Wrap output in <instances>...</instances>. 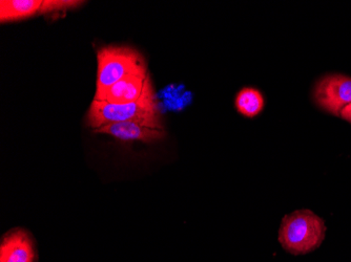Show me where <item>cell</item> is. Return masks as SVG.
Here are the masks:
<instances>
[{"mask_svg":"<svg viewBox=\"0 0 351 262\" xmlns=\"http://www.w3.org/2000/svg\"><path fill=\"white\" fill-rule=\"evenodd\" d=\"M94 133L108 135L123 142L153 143L165 137V128L154 127L141 122H121L108 124L95 129Z\"/></svg>","mask_w":351,"mask_h":262,"instance_id":"8992f818","label":"cell"},{"mask_svg":"<svg viewBox=\"0 0 351 262\" xmlns=\"http://www.w3.org/2000/svg\"><path fill=\"white\" fill-rule=\"evenodd\" d=\"M236 107L240 114L247 118H254L264 108V98L256 88H245L236 96Z\"/></svg>","mask_w":351,"mask_h":262,"instance_id":"30bf717a","label":"cell"},{"mask_svg":"<svg viewBox=\"0 0 351 262\" xmlns=\"http://www.w3.org/2000/svg\"><path fill=\"white\" fill-rule=\"evenodd\" d=\"M96 94L108 90L126 76L147 72L145 58L132 47H106L98 51Z\"/></svg>","mask_w":351,"mask_h":262,"instance_id":"3957f363","label":"cell"},{"mask_svg":"<svg viewBox=\"0 0 351 262\" xmlns=\"http://www.w3.org/2000/svg\"><path fill=\"white\" fill-rule=\"evenodd\" d=\"M86 121L93 130L108 124L141 122L154 127L163 128L157 94L151 92L141 100L131 103L114 104L93 100Z\"/></svg>","mask_w":351,"mask_h":262,"instance_id":"6da1fadb","label":"cell"},{"mask_svg":"<svg viewBox=\"0 0 351 262\" xmlns=\"http://www.w3.org/2000/svg\"><path fill=\"white\" fill-rule=\"evenodd\" d=\"M313 99L319 107L340 117L341 112L351 103V78L344 75H327L313 90Z\"/></svg>","mask_w":351,"mask_h":262,"instance_id":"277c9868","label":"cell"},{"mask_svg":"<svg viewBox=\"0 0 351 262\" xmlns=\"http://www.w3.org/2000/svg\"><path fill=\"white\" fill-rule=\"evenodd\" d=\"M158 103L162 110L179 112L187 107L193 101V94L178 84H171L165 86L157 94Z\"/></svg>","mask_w":351,"mask_h":262,"instance_id":"9c48e42d","label":"cell"},{"mask_svg":"<svg viewBox=\"0 0 351 262\" xmlns=\"http://www.w3.org/2000/svg\"><path fill=\"white\" fill-rule=\"evenodd\" d=\"M340 117L344 119L345 121L351 123V103L347 105L346 107L341 112Z\"/></svg>","mask_w":351,"mask_h":262,"instance_id":"7c38bea8","label":"cell"},{"mask_svg":"<svg viewBox=\"0 0 351 262\" xmlns=\"http://www.w3.org/2000/svg\"><path fill=\"white\" fill-rule=\"evenodd\" d=\"M324 220L311 210H298L284 216L279 241L293 255H305L320 247L326 235Z\"/></svg>","mask_w":351,"mask_h":262,"instance_id":"7a4b0ae2","label":"cell"},{"mask_svg":"<svg viewBox=\"0 0 351 262\" xmlns=\"http://www.w3.org/2000/svg\"><path fill=\"white\" fill-rule=\"evenodd\" d=\"M82 3V1H75V0H43L41 14L68 11V10L79 7Z\"/></svg>","mask_w":351,"mask_h":262,"instance_id":"8fae6325","label":"cell"},{"mask_svg":"<svg viewBox=\"0 0 351 262\" xmlns=\"http://www.w3.org/2000/svg\"><path fill=\"white\" fill-rule=\"evenodd\" d=\"M43 0H1L0 21L1 23L25 21L41 14Z\"/></svg>","mask_w":351,"mask_h":262,"instance_id":"ba28073f","label":"cell"},{"mask_svg":"<svg viewBox=\"0 0 351 262\" xmlns=\"http://www.w3.org/2000/svg\"><path fill=\"white\" fill-rule=\"evenodd\" d=\"M153 90L151 77L147 70L126 76L108 90L95 94L94 100L114 104L131 103L139 101Z\"/></svg>","mask_w":351,"mask_h":262,"instance_id":"5b68a950","label":"cell"},{"mask_svg":"<svg viewBox=\"0 0 351 262\" xmlns=\"http://www.w3.org/2000/svg\"><path fill=\"white\" fill-rule=\"evenodd\" d=\"M0 262H37L33 237L23 228L8 232L0 244Z\"/></svg>","mask_w":351,"mask_h":262,"instance_id":"52a82bcc","label":"cell"}]
</instances>
